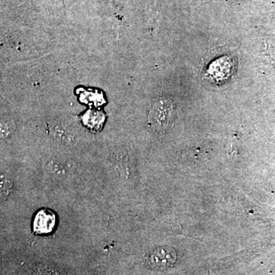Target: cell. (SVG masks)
Returning <instances> with one entry per match:
<instances>
[{
	"instance_id": "cell-2",
	"label": "cell",
	"mask_w": 275,
	"mask_h": 275,
	"mask_svg": "<svg viewBox=\"0 0 275 275\" xmlns=\"http://www.w3.org/2000/svg\"><path fill=\"white\" fill-rule=\"evenodd\" d=\"M176 261V253L172 248L159 247L150 253L149 262L152 266L157 269H165L172 265Z\"/></svg>"
},
{
	"instance_id": "cell-4",
	"label": "cell",
	"mask_w": 275,
	"mask_h": 275,
	"mask_svg": "<svg viewBox=\"0 0 275 275\" xmlns=\"http://www.w3.org/2000/svg\"><path fill=\"white\" fill-rule=\"evenodd\" d=\"M16 128L14 120L10 117H2L1 120V138L9 136Z\"/></svg>"
},
{
	"instance_id": "cell-6",
	"label": "cell",
	"mask_w": 275,
	"mask_h": 275,
	"mask_svg": "<svg viewBox=\"0 0 275 275\" xmlns=\"http://www.w3.org/2000/svg\"><path fill=\"white\" fill-rule=\"evenodd\" d=\"M12 186V182L10 180L7 179L5 177H2L1 179V196L2 197H7V195L9 194Z\"/></svg>"
},
{
	"instance_id": "cell-3",
	"label": "cell",
	"mask_w": 275,
	"mask_h": 275,
	"mask_svg": "<svg viewBox=\"0 0 275 275\" xmlns=\"http://www.w3.org/2000/svg\"><path fill=\"white\" fill-rule=\"evenodd\" d=\"M55 223L56 217L55 214L49 210H41L34 217L33 230L37 234H49L55 229Z\"/></svg>"
},
{
	"instance_id": "cell-5",
	"label": "cell",
	"mask_w": 275,
	"mask_h": 275,
	"mask_svg": "<svg viewBox=\"0 0 275 275\" xmlns=\"http://www.w3.org/2000/svg\"><path fill=\"white\" fill-rule=\"evenodd\" d=\"M49 168L54 175H58V176H63L68 171L67 167L59 161H52V163L49 164Z\"/></svg>"
},
{
	"instance_id": "cell-1",
	"label": "cell",
	"mask_w": 275,
	"mask_h": 275,
	"mask_svg": "<svg viewBox=\"0 0 275 275\" xmlns=\"http://www.w3.org/2000/svg\"><path fill=\"white\" fill-rule=\"evenodd\" d=\"M175 117V103L171 98L159 97L154 101L149 115V123L154 132H163Z\"/></svg>"
}]
</instances>
